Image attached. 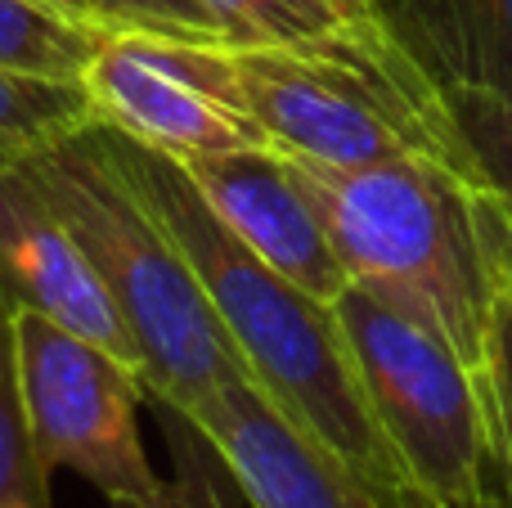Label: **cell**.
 Returning a JSON list of instances; mask_svg holds the SVG:
<instances>
[{"label":"cell","mask_w":512,"mask_h":508,"mask_svg":"<svg viewBox=\"0 0 512 508\" xmlns=\"http://www.w3.org/2000/svg\"><path fill=\"white\" fill-rule=\"evenodd\" d=\"M108 32L50 0H0V68L81 77Z\"/></svg>","instance_id":"obj_13"},{"label":"cell","mask_w":512,"mask_h":508,"mask_svg":"<svg viewBox=\"0 0 512 508\" xmlns=\"http://www.w3.org/2000/svg\"><path fill=\"white\" fill-rule=\"evenodd\" d=\"M481 185L512 212V104L490 90H445Z\"/></svg>","instance_id":"obj_17"},{"label":"cell","mask_w":512,"mask_h":508,"mask_svg":"<svg viewBox=\"0 0 512 508\" xmlns=\"http://www.w3.org/2000/svg\"><path fill=\"white\" fill-rule=\"evenodd\" d=\"M490 248H495V270H499V293L512 302V212L490 194Z\"/></svg>","instance_id":"obj_20"},{"label":"cell","mask_w":512,"mask_h":508,"mask_svg":"<svg viewBox=\"0 0 512 508\" xmlns=\"http://www.w3.org/2000/svg\"><path fill=\"white\" fill-rule=\"evenodd\" d=\"M90 126H99V108L81 77L0 68V167H27Z\"/></svg>","instance_id":"obj_12"},{"label":"cell","mask_w":512,"mask_h":508,"mask_svg":"<svg viewBox=\"0 0 512 508\" xmlns=\"http://www.w3.org/2000/svg\"><path fill=\"white\" fill-rule=\"evenodd\" d=\"M99 18L113 32H162L194 36V41H225L221 27L203 9V0H95Z\"/></svg>","instance_id":"obj_19"},{"label":"cell","mask_w":512,"mask_h":508,"mask_svg":"<svg viewBox=\"0 0 512 508\" xmlns=\"http://www.w3.org/2000/svg\"><path fill=\"white\" fill-rule=\"evenodd\" d=\"M176 423H180V441L171 428L167 432H171V450L180 459V473L171 482L162 477V491L149 495V500H113L108 508H252L243 500L234 473L225 468V459L216 455L212 441L189 419H180V414H176Z\"/></svg>","instance_id":"obj_16"},{"label":"cell","mask_w":512,"mask_h":508,"mask_svg":"<svg viewBox=\"0 0 512 508\" xmlns=\"http://www.w3.org/2000/svg\"><path fill=\"white\" fill-rule=\"evenodd\" d=\"M230 59L248 117L288 158L333 171L436 158L477 176L445 86L373 14L315 41L230 45Z\"/></svg>","instance_id":"obj_4"},{"label":"cell","mask_w":512,"mask_h":508,"mask_svg":"<svg viewBox=\"0 0 512 508\" xmlns=\"http://www.w3.org/2000/svg\"><path fill=\"white\" fill-rule=\"evenodd\" d=\"M104 140L135 194L185 248L243 369L270 396L274 410L324 450H333L382 500L400 491L405 477L364 405L333 306L301 293L292 279L265 266L248 243L234 239L230 225L212 212V203L198 194L194 176L176 158L126 140L113 126H104Z\"/></svg>","instance_id":"obj_1"},{"label":"cell","mask_w":512,"mask_h":508,"mask_svg":"<svg viewBox=\"0 0 512 508\" xmlns=\"http://www.w3.org/2000/svg\"><path fill=\"white\" fill-rule=\"evenodd\" d=\"M0 508H50V473L36 459L27 428L5 297H0Z\"/></svg>","instance_id":"obj_14"},{"label":"cell","mask_w":512,"mask_h":508,"mask_svg":"<svg viewBox=\"0 0 512 508\" xmlns=\"http://www.w3.org/2000/svg\"><path fill=\"white\" fill-rule=\"evenodd\" d=\"M99 122L176 162L265 144L248 117L225 41L162 32H108L81 72Z\"/></svg>","instance_id":"obj_7"},{"label":"cell","mask_w":512,"mask_h":508,"mask_svg":"<svg viewBox=\"0 0 512 508\" xmlns=\"http://www.w3.org/2000/svg\"><path fill=\"white\" fill-rule=\"evenodd\" d=\"M369 9L436 86L512 104V0H369Z\"/></svg>","instance_id":"obj_11"},{"label":"cell","mask_w":512,"mask_h":508,"mask_svg":"<svg viewBox=\"0 0 512 508\" xmlns=\"http://www.w3.org/2000/svg\"><path fill=\"white\" fill-rule=\"evenodd\" d=\"M27 176L95 266L113 311L140 347L144 401L198 419L248 378L198 270L176 234L135 194L104 140V122L27 162Z\"/></svg>","instance_id":"obj_3"},{"label":"cell","mask_w":512,"mask_h":508,"mask_svg":"<svg viewBox=\"0 0 512 508\" xmlns=\"http://www.w3.org/2000/svg\"><path fill=\"white\" fill-rule=\"evenodd\" d=\"M0 297L104 347L144 378L140 347L27 167H0Z\"/></svg>","instance_id":"obj_9"},{"label":"cell","mask_w":512,"mask_h":508,"mask_svg":"<svg viewBox=\"0 0 512 508\" xmlns=\"http://www.w3.org/2000/svg\"><path fill=\"white\" fill-rule=\"evenodd\" d=\"M212 23L221 27L225 45H292L315 41L351 18L337 0H203ZM369 18V14H364Z\"/></svg>","instance_id":"obj_15"},{"label":"cell","mask_w":512,"mask_h":508,"mask_svg":"<svg viewBox=\"0 0 512 508\" xmlns=\"http://www.w3.org/2000/svg\"><path fill=\"white\" fill-rule=\"evenodd\" d=\"M189 423L216 446L252 508H387L360 473L283 419L252 378Z\"/></svg>","instance_id":"obj_10"},{"label":"cell","mask_w":512,"mask_h":508,"mask_svg":"<svg viewBox=\"0 0 512 508\" xmlns=\"http://www.w3.org/2000/svg\"><path fill=\"white\" fill-rule=\"evenodd\" d=\"M180 167L194 176L198 194L230 225L234 239L248 243L265 266L328 306L342 297L351 279L328 239L324 212L288 153H279L274 144H256V149L216 153Z\"/></svg>","instance_id":"obj_8"},{"label":"cell","mask_w":512,"mask_h":508,"mask_svg":"<svg viewBox=\"0 0 512 508\" xmlns=\"http://www.w3.org/2000/svg\"><path fill=\"white\" fill-rule=\"evenodd\" d=\"M297 167L324 212L346 279L427 324L486 374L504 302L490 248V189L472 171L436 158L351 171Z\"/></svg>","instance_id":"obj_2"},{"label":"cell","mask_w":512,"mask_h":508,"mask_svg":"<svg viewBox=\"0 0 512 508\" xmlns=\"http://www.w3.org/2000/svg\"><path fill=\"white\" fill-rule=\"evenodd\" d=\"M364 405L405 486L436 504H468L490 486L486 374L427 324L369 288L346 284L333 302Z\"/></svg>","instance_id":"obj_5"},{"label":"cell","mask_w":512,"mask_h":508,"mask_svg":"<svg viewBox=\"0 0 512 508\" xmlns=\"http://www.w3.org/2000/svg\"><path fill=\"white\" fill-rule=\"evenodd\" d=\"M486 401H490V482L499 504L512 508V302L504 297L495 315V338L486 356Z\"/></svg>","instance_id":"obj_18"},{"label":"cell","mask_w":512,"mask_h":508,"mask_svg":"<svg viewBox=\"0 0 512 508\" xmlns=\"http://www.w3.org/2000/svg\"><path fill=\"white\" fill-rule=\"evenodd\" d=\"M9 333L27 428L45 473L72 468L108 504L158 495L162 477L144 455L135 419L149 396L144 378L27 306H9Z\"/></svg>","instance_id":"obj_6"},{"label":"cell","mask_w":512,"mask_h":508,"mask_svg":"<svg viewBox=\"0 0 512 508\" xmlns=\"http://www.w3.org/2000/svg\"><path fill=\"white\" fill-rule=\"evenodd\" d=\"M50 5L68 9V14L86 18V23H99V27H108V23H104V18H99V5H95V0H50Z\"/></svg>","instance_id":"obj_22"},{"label":"cell","mask_w":512,"mask_h":508,"mask_svg":"<svg viewBox=\"0 0 512 508\" xmlns=\"http://www.w3.org/2000/svg\"><path fill=\"white\" fill-rule=\"evenodd\" d=\"M387 508H504V504H499L495 486H490L486 495H477V500H468V504H436V500H427V495H418L414 486H400V491L387 495Z\"/></svg>","instance_id":"obj_21"},{"label":"cell","mask_w":512,"mask_h":508,"mask_svg":"<svg viewBox=\"0 0 512 508\" xmlns=\"http://www.w3.org/2000/svg\"><path fill=\"white\" fill-rule=\"evenodd\" d=\"M337 5H342L346 14H360V18H364V14H373V9H369V0H337Z\"/></svg>","instance_id":"obj_23"}]
</instances>
